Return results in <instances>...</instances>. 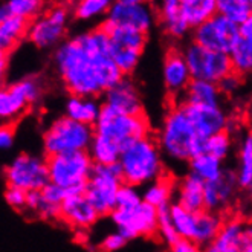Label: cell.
<instances>
[{"instance_id": "cell-26", "label": "cell", "mask_w": 252, "mask_h": 252, "mask_svg": "<svg viewBox=\"0 0 252 252\" xmlns=\"http://www.w3.org/2000/svg\"><path fill=\"white\" fill-rule=\"evenodd\" d=\"M101 26L107 31L112 46H121V48L136 49L144 52L148 40L147 32H142L139 29L128 28V26H104V25Z\"/></svg>"}, {"instance_id": "cell-49", "label": "cell", "mask_w": 252, "mask_h": 252, "mask_svg": "<svg viewBox=\"0 0 252 252\" xmlns=\"http://www.w3.org/2000/svg\"><path fill=\"white\" fill-rule=\"evenodd\" d=\"M240 34L243 38L252 40V14L240 25Z\"/></svg>"}, {"instance_id": "cell-19", "label": "cell", "mask_w": 252, "mask_h": 252, "mask_svg": "<svg viewBox=\"0 0 252 252\" xmlns=\"http://www.w3.org/2000/svg\"><path fill=\"white\" fill-rule=\"evenodd\" d=\"M162 80H164V86L171 96L184 95L185 89L192 80L184 52L177 49H170L167 52L164 66H162Z\"/></svg>"}, {"instance_id": "cell-25", "label": "cell", "mask_w": 252, "mask_h": 252, "mask_svg": "<svg viewBox=\"0 0 252 252\" xmlns=\"http://www.w3.org/2000/svg\"><path fill=\"white\" fill-rule=\"evenodd\" d=\"M243 223L240 220H228L223 221L220 231L217 232L216 239L206 251L211 252H240V242H242V231Z\"/></svg>"}, {"instance_id": "cell-3", "label": "cell", "mask_w": 252, "mask_h": 252, "mask_svg": "<svg viewBox=\"0 0 252 252\" xmlns=\"http://www.w3.org/2000/svg\"><path fill=\"white\" fill-rule=\"evenodd\" d=\"M126 184L145 187L164 174V153L159 142L147 135L123 148L118 159Z\"/></svg>"}, {"instance_id": "cell-17", "label": "cell", "mask_w": 252, "mask_h": 252, "mask_svg": "<svg viewBox=\"0 0 252 252\" xmlns=\"http://www.w3.org/2000/svg\"><path fill=\"white\" fill-rule=\"evenodd\" d=\"M239 188L235 171H223L220 177L214 181L205 182L203 188V199H205V208L221 213L226 210L235 199V192Z\"/></svg>"}, {"instance_id": "cell-20", "label": "cell", "mask_w": 252, "mask_h": 252, "mask_svg": "<svg viewBox=\"0 0 252 252\" xmlns=\"http://www.w3.org/2000/svg\"><path fill=\"white\" fill-rule=\"evenodd\" d=\"M158 19L164 32L176 40L184 38L191 29L184 16L182 0H159Z\"/></svg>"}, {"instance_id": "cell-46", "label": "cell", "mask_w": 252, "mask_h": 252, "mask_svg": "<svg viewBox=\"0 0 252 252\" xmlns=\"http://www.w3.org/2000/svg\"><path fill=\"white\" fill-rule=\"evenodd\" d=\"M12 145H14V130L6 123L3 126H0V152L9 150Z\"/></svg>"}, {"instance_id": "cell-37", "label": "cell", "mask_w": 252, "mask_h": 252, "mask_svg": "<svg viewBox=\"0 0 252 252\" xmlns=\"http://www.w3.org/2000/svg\"><path fill=\"white\" fill-rule=\"evenodd\" d=\"M5 3L12 16H19L31 22L43 14L46 0H6Z\"/></svg>"}, {"instance_id": "cell-1", "label": "cell", "mask_w": 252, "mask_h": 252, "mask_svg": "<svg viewBox=\"0 0 252 252\" xmlns=\"http://www.w3.org/2000/svg\"><path fill=\"white\" fill-rule=\"evenodd\" d=\"M54 63L70 95H104L124 75L110 54L109 34L102 26L62 41Z\"/></svg>"}, {"instance_id": "cell-11", "label": "cell", "mask_w": 252, "mask_h": 252, "mask_svg": "<svg viewBox=\"0 0 252 252\" xmlns=\"http://www.w3.org/2000/svg\"><path fill=\"white\" fill-rule=\"evenodd\" d=\"M41 84L34 77H26L8 87H0V123H11L29 106L41 98Z\"/></svg>"}, {"instance_id": "cell-13", "label": "cell", "mask_w": 252, "mask_h": 252, "mask_svg": "<svg viewBox=\"0 0 252 252\" xmlns=\"http://www.w3.org/2000/svg\"><path fill=\"white\" fill-rule=\"evenodd\" d=\"M69 14L64 8L57 6L31 20L28 29V40L38 49H48L58 46L67 29Z\"/></svg>"}, {"instance_id": "cell-8", "label": "cell", "mask_w": 252, "mask_h": 252, "mask_svg": "<svg viewBox=\"0 0 252 252\" xmlns=\"http://www.w3.org/2000/svg\"><path fill=\"white\" fill-rule=\"evenodd\" d=\"M184 55L192 78L219 83L234 70L229 54L208 49L194 41L185 48Z\"/></svg>"}, {"instance_id": "cell-43", "label": "cell", "mask_w": 252, "mask_h": 252, "mask_svg": "<svg viewBox=\"0 0 252 252\" xmlns=\"http://www.w3.org/2000/svg\"><path fill=\"white\" fill-rule=\"evenodd\" d=\"M127 242H128L127 237L116 229L115 232L107 234L104 239H102V242L99 243V248L102 251H107V252H115V251L123 249L127 245Z\"/></svg>"}, {"instance_id": "cell-4", "label": "cell", "mask_w": 252, "mask_h": 252, "mask_svg": "<svg viewBox=\"0 0 252 252\" xmlns=\"http://www.w3.org/2000/svg\"><path fill=\"white\" fill-rule=\"evenodd\" d=\"M94 136V126L75 121L64 115L55 120L44 131L43 150L48 156L89 150Z\"/></svg>"}, {"instance_id": "cell-39", "label": "cell", "mask_w": 252, "mask_h": 252, "mask_svg": "<svg viewBox=\"0 0 252 252\" xmlns=\"http://www.w3.org/2000/svg\"><path fill=\"white\" fill-rule=\"evenodd\" d=\"M170 205H162L158 208V234L168 248L179 239V234L176 231V226L173 223L171 213H170Z\"/></svg>"}, {"instance_id": "cell-40", "label": "cell", "mask_w": 252, "mask_h": 252, "mask_svg": "<svg viewBox=\"0 0 252 252\" xmlns=\"http://www.w3.org/2000/svg\"><path fill=\"white\" fill-rule=\"evenodd\" d=\"M139 187L131 184H123L116 196V208H133V206L139 205L144 199L138 189Z\"/></svg>"}, {"instance_id": "cell-34", "label": "cell", "mask_w": 252, "mask_h": 252, "mask_svg": "<svg viewBox=\"0 0 252 252\" xmlns=\"http://www.w3.org/2000/svg\"><path fill=\"white\" fill-rule=\"evenodd\" d=\"M115 2L116 0H78L75 5V17L83 22L106 17Z\"/></svg>"}, {"instance_id": "cell-36", "label": "cell", "mask_w": 252, "mask_h": 252, "mask_svg": "<svg viewBox=\"0 0 252 252\" xmlns=\"http://www.w3.org/2000/svg\"><path fill=\"white\" fill-rule=\"evenodd\" d=\"M110 54L113 57V62L116 63V66L123 72V75H130V73H133L138 67L144 52L136 51V49L121 48V46H112L110 44Z\"/></svg>"}, {"instance_id": "cell-53", "label": "cell", "mask_w": 252, "mask_h": 252, "mask_svg": "<svg viewBox=\"0 0 252 252\" xmlns=\"http://www.w3.org/2000/svg\"><path fill=\"white\" fill-rule=\"evenodd\" d=\"M121 2H150V0H121Z\"/></svg>"}, {"instance_id": "cell-50", "label": "cell", "mask_w": 252, "mask_h": 252, "mask_svg": "<svg viewBox=\"0 0 252 252\" xmlns=\"http://www.w3.org/2000/svg\"><path fill=\"white\" fill-rule=\"evenodd\" d=\"M6 54L3 49H0V86H2V81L6 75V69H8V58H6Z\"/></svg>"}, {"instance_id": "cell-33", "label": "cell", "mask_w": 252, "mask_h": 252, "mask_svg": "<svg viewBox=\"0 0 252 252\" xmlns=\"http://www.w3.org/2000/svg\"><path fill=\"white\" fill-rule=\"evenodd\" d=\"M237 182H239L240 188H248L252 182V133L240 144V152H239V168L235 171Z\"/></svg>"}, {"instance_id": "cell-51", "label": "cell", "mask_w": 252, "mask_h": 252, "mask_svg": "<svg viewBox=\"0 0 252 252\" xmlns=\"http://www.w3.org/2000/svg\"><path fill=\"white\" fill-rule=\"evenodd\" d=\"M9 16H11V12L6 6V3H2L0 5V23H3Z\"/></svg>"}, {"instance_id": "cell-14", "label": "cell", "mask_w": 252, "mask_h": 252, "mask_svg": "<svg viewBox=\"0 0 252 252\" xmlns=\"http://www.w3.org/2000/svg\"><path fill=\"white\" fill-rule=\"evenodd\" d=\"M155 8L150 2H121L116 0L101 25L104 26H128L150 32L156 20Z\"/></svg>"}, {"instance_id": "cell-21", "label": "cell", "mask_w": 252, "mask_h": 252, "mask_svg": "<svg viewBox=\"0 0 252 252\" xmlns=\"http://www.w3.org/2000/svg\"><path fill=\"white\" fill-rule=\"evenodd\" d=\"M221 225H223V220H221L220 213L206 210V208H203L200 211H194L189 239L200 249L202 248L206 249L211 245V242L216 239V235L220 231Z\"/></svg>"}, {"instance_id": "cell-44", "label": "cell", "mask_w": 252, "mask_h": 252, "mask_svg": "<svg viewBox=\"0 0 252 252\" xmlns=\"http://www.w3.org/2000/svg\"><path fill=\"white\" fill-rule=\"evenodd\" d=\"M242 77H243L242 73L232 70L231 73H228L226 77L221 78L217 83L219 87H220V91H221V94H223V95H232V94H235L240 89V86H242Z\"/></svg>"}, {"instance_id": "cell-47", "label": "cell", "mask_w": 252, "mask_h": 252, "mask_svg": "<svg viewBox=\"0 0 252 252\" xmlns=\"http://www.w3.org/2000/svg\"><path fill=\"white\" fill-rule=\"evenodd\" d=\"M171 251L174 252H196L199 251L200 248L192 242L191 239H187V237H179L171 246H170Z\"/></svg>"}, {"instance_id": "cell-30", "label": "cell", "mask_w": 252, "mask_h": 252, "mask_svg": "<svg viewBox=\"0 0 252 252\" xmlns=\"http://www.w3.org/2000/svg\"><path fill=\"white\" fill-rule=\"evenodd\" d=\"M174 194V184L170 177L162 174L156 181L145 185V189L142 192V199L148 203H152L156 208L162 205L171 203V197Z\"/></svg>"}, {"instance_id": "cell-12", "label": "cell", "mask_w": 252, "mask_h": 252, "mask_svg": "<svg viewBox=\"0 0 252 252\" xmlns=\"http://www.w3.org/2000/svg\"><path fill=\"white\" fill-rule=\"evenodd\" d=\"M5 181L8 187H17L25 191L41 189L49 179L48 160L32 155H19L5 168Z\"/></svg>"}, {"instance_id": "cell-29", "label": "cell", "mask_w": 252, "mask_h": 252, "mask_svg": "<svg viewBox=\"0 0 252 252\" xmlns=\"http://www.w3.org/2000/svg\"><path fill=\"white\" fill-rule=\"evenodd\" d=\"M182 11L189 28L194 29L217 14V0H182Z\"/></svg>"}, {"instance_id": "cell-9", "label": "cell", "mask_w": 252, "mask_h": 252, "mask_svg": "<svg viewBox=\"0 0 252 252\" xmlns=\"http://www.w3.org/2000/svg\"><path fill=\"white\" fill-rule=\"evenodd\" d=\"M110 219L128 240L158 234V208L145 200L133 208H115Z\"/></svg>"}, {"instance_id": "cell-15", "label": "cell", "mask_w": 252, "mask_h": 252, "mask_svg": "<svg viewBox=\"0 0 252 252\" xmlns=\"http://www.w3.org/2000/svg\"><path fill=\"white\" fill-rule=\"evenodd\" d=\"M188 118L194 126L197 135L202 138H208L214 133L228 128V116L221 106H210V104H189L182 102Z\"/></svg>"}, {"instance_id": "cell-7", "label": "cell", "mask_w": 252, "mask_h": 252, "mask_svg": "<svg viewBox=\"0 0 252 252\" xmlns=\"http://www.w3.org/2000/svg\"><path fill=\"white\" fill-rule=\"evenodd\" d=\"M124 184L120 162L95 164L84 194L101 216H110L116 208V196Z\"/></svg>"}, {"instance_id": "cell-48", "label": "cell", "mask_w": 252, "mask_h": 252, "mask_svg": "<svg viewBox=\"0 0 252 252\" xmlns=\"http://www.w3.org/2000/svg\"><path fill=\"white\" fill-rule=\"evenodd\" d=\"M240 252H252V225H245L242 231Z\"/></svg>"}, {"instance_id": "cell-45", "label": "cell", "mask_w": 252, "mask_h": 252, "mask_svg": "<svg viewBox=\"0 0 252 252\" xmlns=\"http://www.w3.org/2000/svg\"><path fill=\"white\" fill-rule=\"evenodd\" d=\"M35 214L43 219V220H57L60 219V214H62V205H57V203H51L48 200H44L41 197V202L38 205V208L35 211Z\"/></svg>"}, {"instance_id": "cell-16", "label": "cell", "mask_w": 252, "mask_h": 252, "mask_svg": "<svg viewBox=\"0 0 252 252\" xmlns=\"http://www.w3.org/2000/svg\"><path fill=\"white\" fill-rule=\"evenodd\" d=\"M99 217L101 214L84 192H72L62 202L60 219L75 229H89L96 223Z\"/></svg>"}, {"instance_id": "cell-31", "label": "cell", "mask_w": 252, "mask_h": 252, "mask_svg": "<svg viewBox=\"0 0 252 252\" xmlns=\"http://www.w3.org/2000/svg\"><path fill=\"white\" fill-rule=\"evenodd\" d=\"M87 152L92 156L95 164H113V162H118V159H120L123 148L112 139L95 133Z\"/></svg>"}, {"instance_id": "cell-18", "label": "cell", "mask_w": 252, "mask_h": 252, "mask_svg": "<svg viewBox=\"0 0 252 252\" xmlns=\"http://www.w3.org/2000/svg\"><path fill=\"white\" fill-rule=\"evenodd\" d=\"M104 104L110 106L116 112L127 115H142L144 102L139 94V89L127 75H124L113 87L104 94Z\"/></svg>"}, {"instance_id": "cell-22", "label": "cell", "mask_w": 252, "mask_h": 252, "mask_svg": "<svg viewBox=\"0 0 252 252\" xmlns=\"http://www.w3.org/2000/svg\"><path fill=\"white\" fill-rule=\"evenodd\" d=\"M203 188L205 181H202L194 173L188 171L176 187V202L185 206L189 211H200L205 208Z\"/></svg>"}, {"instance_id": "cell-35", "label": "cell", "mask_w": 252, "mask_h": 252, "mask_svg": "<svg viewBox=\"0 0 252 252\" xmlns=\"http://www.w3.org/2000/svg\"><path fill=\"white\" fill-rule=\"evenodd\" d=\"M229 55L235 72L242 73V75L252 73V40L242 37Z\"/></svg>"}, {"instance_id": "cell-52", "label": "cell", "mask_w": 252, "mask_h": 252, "mask_svg": "<svg viewBox=\"0 0 252 252\" xmlns=\"http://www.w3.org/2000/svg\"><path fill=\"white\" fill-rule=\"evenodd\" d=\"M246 189H248V196H249V200L252 202V182L249 184V187H248Z\"/></svg>"}, {"instance_id": "cell-41", "label": "cell", "mask_w": 252, "mask_h": 252, "mask_svg": "<svg viewBox=\"0 0 252 252\" xmlns=\"http://www.w3.org/2000/svg\"><path fill=\"white\" fill-rule=\"evenodd\" d=\"M26 199L28 191L17 188V187H8L5 191V200L16 211H25L26 210Z\"/></svg>"}, {"instance_id": "cell-2", "label": "cell", "mask_w": 252, "mask_h": 252, "mask_svg": "<svg viewBox=\"0 0 252 252\" xmlns=\"http://www.w3.org/2000/svg\"><path fill=\"white\" fill-rule=\"evenodd\" d=\"M156 139L164 156L177 164H188L205 147V138L197 135L181 102L165 113Z\"/></svg>"}, {"instance_id": "cell-6", "label": "cell", "mask_w": 252, "mask_h": 252, "mask_svg": "<svg viewBox=\"0 0 252 252\" xmlns=\"http://www.w3.org/2000/svg\"><path fill=\"white\" fill-rule=\"evenodd\" d=\"M48 168L51 182L72 192H84L95 162L87 150L48 156Z\"/></svg>"}, {"instance_id": "cell-5", "label": "cell", "mask_w": 252, "mask_h": 252, "mask_svg": "<svg viewBox=\"0 0 252 252\" xmlns=\"http://www.w3.org/2000/svg\"><path fill=\"white\" fill-rule=\"evenodd\" d=\"M94 130L98 135L112 139L121 148H126L131 142L150 135V124L145 113L127 115L116 112L107 104H102Z\"/></svg>"}, {"instance_id": "cell-28", "label": "cell", "mask_w": 252, "mask_h": 252, "mask_svg": "<svg viewBox=\"0 0 252 252\" xmlns=\"http://www.w3.org/2000/svg\"><path fill=\"white\" fill-rule=\"evenodd\" d=\"M188 167L191 173L199 176L205 182L217 179V177H220L225 171L223 160L206 152H202L196 155L194 158H191V160L188 162Z\"/></svg>"}, {"instance_id": "cell-32", "label": "cell", "mask_w": 252, "mask_h": 252, "mask_svg": "<svg viewBox=\"0 0 252 252\" xmlns=\"http://www.w3.org/2000/svg\"><path fill=\"white\" fill-rule=\"evenodd\" d=\"M217 14L242 25L252 14V0H217Z\"/></svg>"}, {"instance_id": "cell-24", "label": "cell", "mask_w": 252, "mask_h": 252, "mask_svg": "<svg viewBox=\"0 0 252 252\" xmlns=\"http://www.w3.org/2000/svg\"><path fill=\"white\" fill-rule=\"evenodd\" d=\"M102 104L95 99V96H80V95H70L66 101L64 112L69 118L89 126H95Z\"/></svg>"}, {"instance_id": "cell-42", "label": "cell", "mask_w": 252, "mask_h": 252, "mask_svg": "<svg viewBox=\"0 0 252 252\" xmlns=\"http://www.w3.org/2000/svg\"><path fill=\"white\" fill-rule=\"evenodd\" d=\"M40 191H41V197L44 200H48L51 203H57V205H62V202L67 196V189L60 187V185L54 184V182L46 184Z\"/></svg>"}, {"instance_id": "cell-10", "label": "cell", "mask_w": 252, "mask_h": 252, "mask_svg": "<svg viewBox=\"0 0 252 252\" xmlns=\"http://www.w3.org/2000/svg\"><path fill=\"white\" fill-rule=\"evenodd\" d=\"M240 38V25L234 23L221 14H216L192 29V41L194 43L226 54H231Z\"/></svg>"}, {"instance_id": "cell-23", "label": "cell", "mask_w": 252, "mask_h": 252, "mask_svg": "<svg viewBox=\"0 0 252 252\" xmlns=\"http://www.w3.org/2000/svg\"><path fill=\"white\" fill-rule=\"evenodd\" d=\"M221 95L223 94H221L217 83L192 78L182 95V102L219 106L221 102Z\"/></svg>"}, {"instance_id": "cell-38", "label": "cell", "mask_w": 252, "mask_h": 252, "mask_svg": "<svg viewBox=\"0 0 252 252\" xmlns=\"http://www.w3.org/2000/svg\"><path fill=\"white\" fill-rule=\"evenodd\" d=\"M231 147H232L231 133L228 130H221L205 139L203 152L210 153L221 160H225L231 153Z\"/></svg>"}, {"instance_id": "cell-27", "label": "cell", "mask_w": 252, "mask_h": 252, "mask_svg": "<svg viewBox=\"0 0 252 252\" xmlns=\"http://www.w3.org/2000/svg\"><path fill=\"white\" fill-rule=\"evenodd\" d=\"M29 23H31L29 20L19 16H12V14L3 23H0V49L9 52L16 48L28 35Z\"/></svg>"}]
</instances>
